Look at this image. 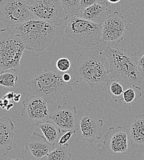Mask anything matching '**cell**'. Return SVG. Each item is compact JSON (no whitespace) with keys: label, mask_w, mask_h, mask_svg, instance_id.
I'll list each match as a JSON object with an SVG mask.
<instances>
[{"label":"cell","mask_w":144,"mask_h":160,"mask_svg":"<svg viewBox=\"0 0 144 160\" xmlns=\"http://www.w3.org/2000/svg\"><path fill=\"white\" fill-rule=\"evenodd\" d=\"M103 52L109 62L108 72L112 78L141 91L143 78L138 68L136 53L112 47H108Z\"/></svg>","instance_id":"cell-1"},{"label":"cell","mask_w":144,"mask_h":160,"mask_svg":"<svg viewBox=\"0 0 144 160\" xmlns=\"http://www.w3.org/2000/svg\"><path fill=\"white\" fill-rule=\"evenodd\" d=\"M28 90L33 95L52 104L73 90L70 82H65L62 75L54 71L44 70L27 82Z\"/></svg>","instance_id":"cell-2"},{"label":"cell","mask_w":144,"mask_h":160,"mask_svg":"<svg viewBox=\"0 0 144 160\" xmlns=\"http://www.w3.org/2000/svg\"><path fill=\"white\" fill-rule=\"evenodd\" d=\"M106 59L104 53L98 51L80 54L73 64L78 82L85 81L93 88L99 83L112 80L108 70L105 68Z\"/></svg>","instance_id":"cell-3"},{"label":"cell","mask_w":144,"mask_h":160,"mask_svg":"<svg viewBox=\"0 0 144 160\" xmlns=\"http://www.w3.org/2000/svg\"><path fill=\"white\" fill-rule=\"evenodd\" d=\"M16 29L23 40L27 50L40 52L52 42L56 34L54 25L38 19L25 21Z\"/></svg>","instance_id":"cell-4"},{"label":"cell","mask_w":144,"mask_h":160,"mask_svg":"<svg viewBox=\"0 0 144 160\" xmlns=\"http://www.w3.org/2000/svg\"><path fill=\"white\" fill-rule=\"evenodd\" d=\"M64 32L68 38L84 48H91L102 42V25L77 16L68 18Z\"/></svg>","instance_id":"cell-5"},{"label":"cell","mask_w":144,"mask_h":160,"mask_svg":"<svg viewBox=\"0 0 144 160\" xmlns=\"http://www.w3.org/2000/svg\"><path fill=\"white\" fill-rule=\"evenodd\" d=\"M21 36L9 28L0 30V73L17 70L25 49Z\"/></svg>","instance_id":"cell-6"},{"label":"cell","mask_w":144,"mask_h":160,"mask_svg":"<svg viewBox=\"0 0 144 160\" xmlns=\"http://www.w3.org/2000/svg\"><path fill=\"white\" fill-rule=\"evenodd\" d=\"M28 8L34 18L55 25H61L68 20L60 0H30Z\"/></svg>","instance_id":"cell-7"},{"label":"cell","mask_w":144,"mask_h":160,"mask_svg":"<svg viewBox=\"0 0 144 160\" xmlns=\"http://www.w3.org/2000/svg\"><path fill=\"white\" fill-rule=\"evenodd\" d=\"M34 17L27 0H2L0 2V21L7 27H17Z\"/></svg>","instance_id":"cell-8"},{"label":"cell","mask_w":144,"mask_h":160,"mask_svg":"<svg viewBox=\"0 0 144 160\" xmlns=\"http://www.w3.org/2000/svg\"><path fill=\"white\" fill-rule=\"evenodd\" d=\"M128 29L127 21L118 11L109 15L102 24V42L117 44L122 42Z\"/></svg>","instance_id":"cell-9"},{"label":"cell","mask_w":144,"mask_h":160,"mask_svg":"<svg viewBox=\"0 0 144 160\" xmlns=\"http://www.w3.org/2000/svg\"><path fill=\"white\" fill-rule=\"evenodd\" d=\"M77 113L76 107L65 102L61 105H59L54 112L51 113L49 120L54 122L62 132H67L70 130L77 131L80 129Z\"/></svg>","instance_id":"cell-10"},{"label":"cell","mask_w":144,"mask_h":160,"mask_svg":"<svg viewBox=\"0 0 144 160\" xmlns=\"http://www.w3.org/2000/svg\"><path fill=\"white\" fill-rule=\"evenodd\" d=\"M22 105V117L38 122L49 120L51 112L48 108V103L40 97L33 96L27 98L23 101Z\"/></svg>","instance_id":"cell-11"},{"label":"cell","mask_w":144,"mask_h":160,"mask_svg":"<svg viewBox=\"0 0 144 160\" xmlns=\"http://www.w3.org/2000/svg\"><path fill=\"white\" fill-rule=\"evenodd\" d=\"M103 143L112 153H126L129 148L127 132L122 126H111L105 135Z\"/></svg>","instance_id":"cell-12"},{"label":"cell","mask_w":144,"mask_h":160,"mask_svg":"<svg viewBox=\"0 0 144 160\" xmlns=\"http://www.w3.org/2000/svg\"><path fill=\"white\" fill-rule=\"evenodd\" d=\"M103 125V120L97 119L91 114L83 116L80 122L82 137L90 143H92L95 139H101L102 137Z\"/></svg>","instance_id":"cell-13"},{"label":"cell","mask_w":144,"mask_h":160,"mask_svg":"<svg viewBox=\"0 0 144 160\" xmlns=\"http://www.w3.org/2000/svg\"><path fill=\"white\" fill-rule=\"evenodd\" d=\"M110 12L111 10L108 8V3L104 1L81 9L77 16L93 23L102 25Z\"/></svg>","instance_id":"cell-14"},{"label":"cell","mask_w":144,"mask_h":160,"mask_svg":"<svg viewBox=\"0 0 144 160\" xmlns=\"http://www.w3.org/2000/svg\"><path fill=\"white\" fill-rule=\"evenodd\" d=\"M54 145L41 134L34 132L30 140L25 143V148L35 158L40 159L47 156Z\"/></svg>","instance_id":"cell-15"},{"label":"cell","mask_w":144,"mask_h":160,"mask_svg":"<svg viewBox=\"0 0 144 160\" xmlns=\"http://www.w3.org/2000/svg\"><path fill=\"white\" fill-rule=\"evenodd\" d=\"M128 134L133 148L144 147V115H140L130 121Z\"/></svg>","instance_id":"cell-16"},{"label":"cell","mask_w":144,"mask_h":160,"mask_svg":"<svg viewBox=\"0 0 144 160\" xmlns=\"http://www.w3.org/2000/svg\"><path fill=\"white\" fill-rule=\"evenodd\" d=\"M14 124L7 116L0 117V147L7 151L12 148L14 138Z\"/></svg>","instance_id":"cell-17"},{"label":"cell","mask_w":144,"mask_h":160,"mask_svg":"<svg viewBox=\"0 0 144 160\" xmlns=\"http://www.w3.org/2000/svg\"><path fill=\"white\" fill-rule=\"evenodd\" d=\"M37 126L41 129L44 137L54 146L61 137V129L52 121L47 120L43 122H38Z\"/></svg>","instance_id":"cell-18"},{"label":"cell","mask_w":144,"mask_h":160,"mask_svg":"<svg viewBox=\"0 0 144 160\" xmlns=\"http://www.w3.org/2000/svg\"><path fill=\"white\" fill-rule=\"evenodd\" d=\"M72 154L68 143L58 145L47 155V160H71Z\"/></svg>","instance_id":"cell-19"},{"label":"cell","mask_w":144,"mask_h":160,"mask_svg":"<svg viewBox=\"0 0 144 160\" xmlns=\"http://www.w3.org/2000/svg\"><path fill=\"white\" fill-rule=\"evenodd\" d=\"M107 86L109 94L115 102L123 100V88L118 81L112 79L107 82Z\"/></svg>","instance_id":"cell-20"},{"label":"cell","mask_w":144,"mask_h":160,"mask_svg":"<svg viewBox=\"0 0 144 160\" xmlns=\"http://www.w3.org/2000/svg\"><path fill=\"white\" fill-rule=\"evenodd\" d=\"M68 18L77 16L81 10V0H60Z\"/></svg>","instance_id":"cell-21"},{"label":"cell","mask_w":144,"mask_h":160,"mask_svg":"<svg viewBox=\"0 0 144 160\" xmlns=\"http://www.w3.org/2000/svg\"><path fill=\"white\" fill-rule=\"evenodd\" d=\"M19 80V77L17 74L4 72L0 74V86L6 88H14L16 86V83Z\"/></svg>","instance_id":"cell-22"},{"label":"cell","mask_w":144,"mask_h":160,"mask_svg":"<svg viewBox=\"0 0 144 160\" xmlns=\"http://www.w3.org/2000/svg\"><path fill=\"white\" fill-rule=\"evenodd\" d=\"M71 67L70 61L66 58H62L58 59L56 62V67L59 72H66Z\"/></svg>","instance_id":"cell-23"},{"label":"cell","mask_w":144,"mask_h":160,"mask_svg":"<svg viewBox=\"0 0 144 160\" xmlns=\"http://www.w3.org/2000/svg\"><path fill=\"white\" fill-rule=\"evenodd\" d=\"M136 98V92L132 88L127 89L124 91L123 95V100L127 103H131Z\"/></svg>","instance_id":"cell-24"},{"label":"cell","mask_w":144,"mask_h":160,"mask_svg":"<svg viewBox=\"0 0 144 160\" xmlns=\"http://www.w3.org/2000/svg\"><path fill=\"white\" fill-rule=\"evenodd\" d=\"M77 131L75 130H70L67 132H66L65 134H64L63 136L61 137L59 140L57 142L58 145H62L64 144L67 143V142L70 139L72 136Z\"/></svg>","instance_id":"cell-25"},{"label":"cell","mask_w":144,"mask_h":160,"mask_svg":"<svg viewBox=\"0 0 144 160\" xmlns=\"http://www.w3.org/2000/svg\"><path fill=\"white\" fill-rule=\"evenodd\" d=\"M104 0H81V9H85L92 5L100 3Z\"/></svg>","instance_id":"cell-26"},{"label":"cell","mask_w":144,"mask_h":160,"mask_svg":"<svg viewBox=\"0 0 144 160\" xmlns=\"http://www.w3.org/2000/svg\"><path fill=\"white\" fill-rule=\"evenodd\" d=\"M16 94V93H14V92L11 91V92H9L7 93L5 95H4L2 96V99H7V100H9V101L14 100V97H15Z\"/></svg>","instance_id":"cell-27"},{"label":"cell","mask_w":144,"mask_h":160,"mask_svg":"<svg viewBox=\"0 0 144 160\" xmlns=\"http://www.w3.org/2000/svg\"><path fill=\"white\" fill-rule=\"evenodd\" d=\"M138 66L144 72V54L138 59Z\"/></svg>","instance_id":"cell-28"},{"label":"cell","mask_w":144,"mask_h":160,"mask_svg":"<svg viewBox=\"0 0 144 160\" xmlns=\"http://www.w3.org/2000/svg\"><path fill=\"white\" fill-rule=\"evenodd\" d=\"M71 78H72L71 75L69 73H65L62 75V79L65 82H70Z\"/></svg>","instance_id":"cell-29"},{"label":"cell","mask_w":144,"mask_h":160,"mask_svg":"<svg viewBox=\"0 0 144 160\" xmlns=\"http://www.w3.org/2000/svg\"><path fill=\"white\" fill-rule=\"evenodd\" d=\"M21 96H22V95H21V94H16L15 97H14V101L15 102H19L21 100Z\"/></svg>","instance_id":"cell-30"},{"label":"cell","mask_w":144,"mask_h":160,"mask_svg":"<svg viewBox=\"0 0 144 160\" xmlns=\"http://www.w3.org/2000/svg\"><path fill=\"white\" fill-rule=\"evenodd\" d=\"M13 107H14V103H12V102H9V104L7 105V106L6 107V110L7 111H9Z\"/></svg>","instance_id":"cell-31"},{"label":"cell","mask_w":144,"mask_h":160,"mask_svg":"<svg viewBox=\"0 0 144 160\" xmlns=\"http://www.w3.org/2000/svg\"><path fill=\"white\" fill-rule=\"evenodd\" d=\"M109 2L112 3V4H115V3H118V2H120L121 0H107Z\"/></svg>","instance_id":"cell-32"},{"label":"cell","mask_w":144,"mask_h":160,"mask_svg":"<svg viewBox=\"0 0 144 160\" xmlns=\"http://www.w3.org/2000/svg\"><path fill=\"white\" fill-rule=\"evenodd\" d=\"M7 160H21L20 159H19V158H16V159H13V158H9V159H7Z\"/></svg>","instance_id":"cell-33"},{"label":"cell","mask_w":144,"mask_h":160,"mask_svg":"<svg viewBox=\"0 0 144 160\" xmlns=\"http://www.w3.org/2000/svg\"><path fill=\"white\" fill-rule=\"evenodd\" d=\"M141 160H144V155H143V156H142V158H141Z\"/></svg>","instance_id":"cell-34"},{"label":"cell","mask_w":144,"mask_h":160,"mask_svg":"<svg viewBox=\"0 0 144 160\" xmlns=\"http://www.w3.org/2000/svg\"><path fill=\"white\" fill-rule=\"evenodd\" d=\"M2 102V99H0V103H1Z\"/></svg>","instance_id":"cell-35"},{"label":"cell","mask_w":144,"mask_h":160,"mask_svg":"<svg viewBox=\"0 0 144 160\" xmlns=\"http://www.w3.org/2000/svg\"><path fill=\"white\" fill-rule=\"evenodd\" d=\"M27 1L28 2H29V1H30V0H27Z\"/></svg>","instance_id":"cell-36"},{"label":"cell","mask_w":144,"mask_h":160,"mask_svg":"<svg viewBox=\"0 0 144 160\" xmlns=\"http://www.w3.org/2000/svg\"><path fill=\"white\" fill-rule=\"evenodd\" d=\"M2 1V0H0V2H1V1Z\"/></svg>","instance_id":"cell-37"},{"label":"cell","mask_w":144,"mask_h":160,"mask_svg":"<svg viewBox=\"0 0 144 160\" xmlns=\"http://www.w3.org/2000/svg\"><path fill=\"white\" fill-rule=\"evenodd\" d=\"M0 22H1V21H0Z\"/></svg>","instance_id":"cell-38"}]
</instances>
